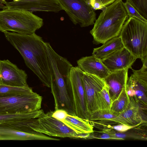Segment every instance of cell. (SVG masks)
<instances>
[{
    "mask_svg": "<svg viewBox=\"0 0 147 147\" xmlns=\"http://www.w3.org/2000/svg\"><path fill=\"white\" fill-rule=\"evenodd\" d=\"M7 40L21 55L26 65L43 84L50 87V71L45 42L35 33L24 34L4 32Z\"/></svg>",
    "mask_w": 147,
    "mask_h": 147,
    "instance_id": "6da1fadb",
    "label": "cell"
},
{
    "mask_svg": "<svg viewBox=\"0 0 147 147\" xmlns=\"http://www.w3.org/2000/svg\"><path fill=\"white\" fill-rule=\"evenodd\" d=\"M96 133L92 132L90 133L88 139L98 138L101 139H110L118 140L112 134L109 129L104 130L102 131H95Z\"/></svg>",
    "mask_w": 147,
    "mask_h": 147,
    "instance_id": "4316f807",
    "label": "cell"
},
{
    "mask_svg": "<svg viewBox=\"0 0 147 147\" xmlns=\"http://www.w3.org/2000/svg\"><path fill=\"white\" fill-rule=\"evenodd\" d=\"M63 10L75 25L81 27L92 25L96 14L89 0H59Z\"/></svg>",
    "mask_w": 147,
    "mask_h": 147,
    "instance_id": "ba28073f",
    "label": "cell"
},
{
    "mask_svg": "<svg viewBox=\"0 0 147 147\" xmlns=\"http://www.w3.org/2000/svg\"><path fill=\"white\" fill-rule=\"evenodd\" d=\"M135 127V126H130L123 124H120L118 125L110 126L109 128L110 129H114L119 132H122L126 131Z\"/></svg>",
    "mask_w": 147,
    "mask_h": 147,
    "instance_id": "f1b7e54d",
    "label": "cell"
},
{
    "mask_svg": "<svg viewBox=\"0 0 147 147\" xmlns=\"http://www.w3.org/2000/svg\"><path fill=\"white\" fill-rule=\"evenodd\" d=\"M128 69H125L111 71L104 80L108 86L112 102L118 96L126 87L128 80Z\"/></svg>",
    "mask_w": 147,
    "mask_h": 147,
    "instance_id": "2e32d148",
    "label": "cell"
},
{
    "mask_svg": "<svg viewBox=\"0 0 147 147\" xmlns=\"http://www.w3.org/2000/svg\"><path fill=\"white\" fill-rule=\"evenodd\" d=\"M142 63L139 70L131 68L133 73L128 78L126 88L130 98L134 99L140 106L147 107V61Z\"/></svg>",
    "mask_w": 147,
    "mask_h": 147,
    "instance_id": "30bf717a",
    "label": "cell"
},
{
    "mask_svg": "<svg viewBox=\"0 0 147 147\" xmlns=\"http://www.w3.org/2000/svg\"><path fill=\"white\" fill-rule=\"evenodd\" d=\"M137 58L125 48L101 59L111 71L131 69Z\"/></svg>",
    "mask_w": 147,
    "mask_h": 147,
    "instance_id": "5bb4252c",
    "label": "cell"
},
{
    "mask_svg": "<svg viewBox=\"0 0 147 147\" xmlns=\"http://www.w3.org/2000/svg\"><path fill=\"white\" fill-rule=\"evenodd\" d=\"M78 66L84 72L104 79L111 72L101 59L93 55L81 58L77 61Z\"/></svg>",
    "mask_w": 147,
    "mask_h": 147,
    "instance_id": "e0dca14e",
    "label": "cell"
},
{
    "mask_svg": "<svg viewBox=\"0 0 147 147\" xmlns=\"http://www.w3.org/2000/svg\"><path fill=\"white\" fill-rule=\"evenodd\" d=\"M68 114L64 110L58 109L53 111L52 116L56 119L62 121L64 120Z\"/></svg>",
    "mask_w": 147,
    "mask_h": 147,
    "instance_id": "83f0119b",
    "label": "cell"
},
{
    "mask_svg": "<svg viewBox=\"0 0 147 147\" xmlns=\"http://www.w3.org/2000/svg\"><path fill=\"white\" fill-rule=\"evenodd\" d=\"M145 18L147 19V0H126Z\"/></svg>",
    "mask_w": 147,
    "mask_h": 147,
    "instance_id": "d4e9b609",
    "label": "cell"
},
{
    "mask_svg": "<svg viewBox=\"0 0 147 147\" xmlns=\"http://www.w3.org/2000/svg\"><path fill=\"white\" fill-rule=\"evenodd\" d=\"M83 73L78 66L71 67L68 90L74 105L75 115L88 120L90 115L86 107L82 80Z\"/></svg>",
    "mask_w": 147,
    "mask_h": 147,
    "instance_id": "9c48e42d",
    "label": "cell"
},
{
    "mask_svg": "<svg viewBox=\"0 0 147 147\" xmlns=\"http://www.w3.org/2000/svg\"><path fill=\"white\" fill-rule=\"evenodd\" d=\"M42 97L36 92L0 96V115L24 114L40 110Z\"/></svg>",
    "mask_w": 147,
    "mask_h": 147,
    "instance_id": "8992f818",
    "label": "cell"
},
{
    "mask_svg": "<svg viewBox=\"0 0 147 147\" xmlns=\"http://www.w3.org/2000/svg\"><path fill=\"white\" fill-rule=\"evenodd\" d=\"M117 116L110 111L106 110H98L91 114L88 120L89 121L96 120H109Z\"/></svg>",
    "mask_w": 147,
    "mask_h": 147,
    "instance_id": "cb8c5ba5",
    "label": "cell"
},
{
    "mask_svg": "<svg viewBox=\"0 0 147 147\" xmlns=\"http://www.w3.org/2000/svg\"><path fill=\"white\" fill-rule=\"evenodd\" d=\"M43 20L32 12L6 8L0 10V31L31 34L43 26Z\"/></svg>",
    "mask_w": 147,
    "mask_h": 147,
    "instance_id": "3957f363",
    "label": "cell"
},
{
    "mask_svg": "<svg viewBox=\"0 0 147 147\" xmlns=\"http://www.w3.org/2000/svg\"><path fill=\"white\" fill-rule=\"evenodd\" d=\"M116 0H89L90 4L96 2L99 3L103 9L113 3Z\"/></svg>",
    "mask_w": 147,
    "mask_h": 147,
    "instance_id": "f546056e",
    "label": "cell"
},
{
    "mask_svg": "<svg viewBox=\"0 0 147 147\" xmlns=\"http://www.w3.org/2000/svg\"><path fill=\"white\" fill-rule=\"evenodd\" d=\"M13 0V1H17L18 0Z\"/></svg>",
    "mask_w": 147,
    "mask_h": 147,
    "instance_id": "d6a6232c",
    "label": "cell"
},
{
    "mask_svg": "<svg viewBox=\"0 0 147 147\" xmlns=\"http://www.w3.org/2000/svg\"><path fill=\"white\" fill-rule=\"evenodd\" d=\"M52 112H43L38 118L33 119L31 128L36 132L51 136L86 139L89 136V133L77 134L62 122L53 117Z\"/></svg>",
    "mask_w": 147,
    "mask_h": 147,
    "instance_id": "5b68a950",
    "label": "cell"
},
{
    "mask_svg": "<svg viewBox=\"0 0 147 147\" xmlns=\"http://www.w3.org/2000/svg\"><path fill=\"white\" fill-rule=\"evenodd\" d=\"M119 36L124 47L133 56L142 62L147 59V23L129 17Z\"/></svg>",
    "mask_w": 147,
    "mask_h": 147,
    "instance_id": "277c9868",
    "label": "cell"
},
{
    "mask_svg": "<svg viewBox=\"0 0 147 147\" xmlns=\"http://www.w3.org/2000/svg\"><path fill=\"white\" fill-rule=\"evenodd\" d=\"M25 71L8 60H0V84L17 87L28 86Z\"/></svg>",
    "mask_w": 147,
    "mask_h": 147,
    "instance_id": "8fae6325",
    "label": "cell"
},
{
    "mask_svg": "<svg viewBox=\"0 0 147 147\" xmlns=\"http://www.w3.org/2000/svg\"><path fill=\"white\" fill-rule=\"evenodd\" d=\"M0 1L4 3L6 1V0H0Z\"/></svg>",
    "mask_w": 147,
    "mask_h": 147,
    "instance_id": "1f68e13d",
    "label": "cell"
},
{
    "mask_svg": "<svg viewBox=\"0 0 147 147\" xmlns=\"http://www.w3.org/2000/svg\"><path fill=\"white\" fill-rule=\"evenodd\" d=\"M62 122L78 134L90 133L93 131V126L88 120L76 115L68 114Z\"/></svg>",
    "mask_w": 147,
    "mask_h": 147,
    "instance_id": "d6986e66",
    "label": "cell"
},
{
    "mask_svg": "<svg viewBox=\"0 0 147 147\" xmlns=\"http://www.w3.org/2000/svg\"><path fill=\"white\" fill-rule=\"evenodd\" d=\"M7 8L6 6L4 5V3L0 1V8L2 9Z\"/></svg>",
    "mask_w": 147,
    "mask_h": 147,
    "instance_id": "4dcf8cb0",
    "label": "cell"
},
{
    "mask_svg": "<svg viewBox=\"0 0 147 147\" xmlns=\"http://www.w3.org/2000/svg\"><path fill=\"white\" fill-rule=\"evenodd\" d=\"M129 99V103L124 111L116 117L108 120L135 127L141 124L146 123V121L142 117L141 106L134 99Z\"/></svg>",
    "mask_w": 147,
    "mask_h": 147,
    "instance_id": "9a60e30c",
    "label": "cell"
},
{
    "mask_svg": "<svg viewBox=\"0 0 147 147\" xmlns=\"http://www.w3.org/2000/svg\"><path fill=\"white\" fill-rule=\"evenodd\" d=\"M124 7L129 17L136 18L141 21L147 23V20L144 18L128 1L123 2Z\"/></svg>",
    "mask_w": 147,
    "mask_h": 147,
    "instance_id": "484cf974",
    "label": "cell"
},
{
    "mask_svg": "<svg viewBox=\"0 0 147 147\" xmlns=\"http://www.w3.org/2000/svg\"><path fill=\"white\" fill-rule=\"evenodd\" d=\"M102 10L90 31L96 44L119 36L128 17L122 0H116Z\"/></svg>",
    "mask_w": 147,
    "mask_h": 147,
    "instance_id": "7a4b0ae2",
    "label": "cell"
},
{
    "mask_svg": "<svg viewBox=\"0 0 147 147\" xmlns=\"http://www.w3.org/2000/svg\"><path fill=\"white\" fill-rule=\"evenodd\" d=\"M124 47L119 36L106 42L100 47L94 49L92 55L101 59Z\"/></svg>",
    "mask_w": 147,
    "mask_h": 147,
    "instance_id": "ac0fdd59",
    "label": "cell"
},
{
    "mask_svg": "<svg viewBox=\"0 0 147 147\" xmlns=\"http://www.w3.org/2000/svg\"><path fill=\"white\" fill-rule=\"evenodd\" d=\"M33 119L0 124V140H59L34 130L30 126Z\"/></svg>",
    "mask_w": 147,
    "mask_h": 147,
    "instance_id": "52a82bcc",
    "label": "cell"
},
{
    "mask_svg": "<svg viewBox=\"0 0 147 147\" xmlns=\"http://www.w3.org/2000/svg\"><path fill=\"white\" fill-rule=\"evenodd\" d=\"M33 92L32 88L29 86L21 87L0 84V96L25 94Z\"/></svg>",
    "mask_w": 147,
    "mask_h": 147,
    "instance_id": "603a6c76",
    "label": "cell"
},
{
    "mask_svg": "<svg viewBox=\"0 0 147 147\" xmlns=\"http://www.w3.org/2000/svg\"><path fill=\"white\" fill-rule=\"evenodd\" d=\"M112 103L109 93V88L105 84L103 88L97 93L96 100L95 111L98 110L110 111Z\"/></svg>",
    "mask_w": 147,
    "mask_h": 147,
    "instance_id": "44dd1931",
    "label": "cell"
},
{
    "mask_svg": "<svg viewBox=\"0 0 147 147\" xmlns=\"http://www.w3.org/2000/svg\"><path fill=\"white\" fill-rule=\"evenodd\" d=\"M82 80L86 107L90 115L96 111L97 93L105 85L104 79L84 72Z\"/></svg>",
    "mask_w": 147,
    "mask_h": 147,
    "instance_id": "4fadbf2b",
    "label": "cell"
},
{
    "mask_svg": "<svg viewBox=\"0 0 147 147\" xmlns=\"http://www.w3.org/2000/svg\"><path fill=\"white\" fill-rule=\"evenodd\" d=\"M7 8L34 11L57 12L63 10L59 0H18L4 3Z\"/></svg>",
    "mask_w": 147,
    "mask_h": 147,
    "instance_id": "7c38bea8",
    "label": "cell"
},
{
    "mask_svg": "<svg viewBox=\"0 0 147 147\" xmlns=\"http://www.w3.org/2000/svg\"><path fill=\"white\" fill-rule=\"evenodd\" d=\"M130 102L126 87L123 89L118 97L112 102L110 111L117 116L127 107Z\"/></svg>",
    "mask_w": 147,
    "mask_h": 147,
    "instance_id": "ffe728a7",
    "label": "cell"
},
{
    "mask_svg": "<svg viewBox=\"0 0 147 147\" xmlns=\"http://www.w3.org/2000/svg\"><path fill=\"white\" fill-rule=\"evenodd\" d=\"M42 109L24 114L0 115V124L12 122L22 119L38 118L43 112Z\"/></svg>",
    "mask_w": 147,
    "mask_h": 147,
    "instance_id": "7402d4cb",
    "label": "cell"
}]
</instances>
